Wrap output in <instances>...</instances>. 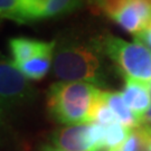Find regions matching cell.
<instances>
[{
  "instance_id": "10",
  "label": "cell",
  "mask_w": 151,
  "mask_h": 151,
  "mask_svg": "<svg viewBox=\"0 0 151 151\" xmlns=\"http://www.w3.org/2000/svg\"><path fill=\"white\" fill-rule=\"evenodd\" d=\"M53 56L54 54L39 56V57L32 58L30 60H27L22 64L15 65L27 78L34 80V81H39L48 73L49 67H50L53 58H54Z\"/></svg>"
},
{
  "instance_id": "15",
  "label": "cell",
  "mask_w": 151,
  "mask_h": 151,
  "mask_svg": "<svg viewBox=\"0 0 151 151\" xmlns=\"http://www.w3.org/2000/svg\"><path fill=\"white\" fill-rule=\"evenodd\" d=\"M148 135L149 132L145 128L139 127L131 131L128 139L121 146L108 151H146Z\"/></svg>"
},
{
  "instance_id": "22",
  "label": "cell",
  "mask_w": 151,
  "mask_h": 151,
  "mask_svg": "<svg viewBox=\"0 0 151 151\" xmlns=\"http://www.w3.org/2000/svg\"><path fill=\"white\" fill-rule=\"evenodd\" d=\"M149 90H150V94H151V83L149 84Z\"/></svg>"
},
{
  "instance_id": "9",
  "label": "cell",
  "mask_w": 151,
  "mask_h": 151,
  "mask_svg": "<svg viewBox=\"0 0 151 151\" xmlns=\"http://www.w3.org/2000/svg\"><path fill=\"white\" fill-rule=\"evenodd\" d=\"M104 96L109 106L113 111L120 123L129 129H137L141 125V121L135 115L129 106L124 103L121 93L118 92H104Z\"/></svg>"
},
{
  "instance_id": "3",
  "label": "cell",
  "mask_w": 151,
  "mask_h": 151,
  "mask_svg": "<svg viewBox=\"0 0 151 151\" xmlns=\"http://www.w3.org/2000/svg\"><path fill=\"white\" fill-rule=\"evenodd\" d=\"M102 47L125 80L151 83V50L143 43L138 39L129 43L108 36L103 40Z\"/></svg>"
},
{
  "instance_id": "16",
  "label": "cell",
  "mask_w": 151,
  "mask_h": 151,
  "mask_svg": "<svg viewBox=\"0 0 151 151\" xmlns=\"http://www.w3.org/2000/svg\"><path fill=\"white\" fill-rule=\"evenodd\" d=\"M130 2L131 0H93L91 5L106 17L114 19Z\"/></svg>"
},
{
  "instance_id": "11",
  "label": "cell",
  "mask_w": 151,
  "mask_h": 151,
  "mask_svg": "<svg viewBox=\"0 0 151 151\" xmlns=\"http://www.w3.org/2000/svg\"><path fill=\"white\" fill-rule=\"evenodd\" d=\"M0 12L1 18L19 24L32 22L24 0H0Z\"/></svg>"
},
{
  "instance_id": "14",
  "label": "cell",
  "mask_w": 151,
  "mask_h": 151,
  "mask_svg": "<svg viewBox=\"0 0 151 151\" xmlns=\"http://www.w3.org/2000/svg\"><path fill=\"white\" fill-rule=\"evenodd\" d=\"M131 131L132 130L124 127L120 122H115L106 127L105 139H104V150H112V149L120 147L128 139Z\"/></svg>"
},
{
  "instance_id": "1",
  "label": "cell",
  "mask_w": 151,
  "mask_h": 151,
  "mask_svg": "<svg viewBox=\"0 0 151 151\" xmlns=\"http://www.w3.org/2000/svg\"><path fill=\"white\" fill-rule=\"evenodd\" d=\"M101 90L87 82H57L49 87L47 106L49 113L63 124L92 122V111Z\"/></svg>"
},
{
  "instance_id": "2",
  "label": "cell",
  "mask_w": 151,
  "mask_h": 151,
  "mask_svg": "<svg viewBox=\"0 0 151 151\" xmlns=\"http://www.w3.org/2000/svg\"><path fill=\"white\" fill-rule=\"evenodd\" d=\"M53 72L62 82L103 84L101 58L94 48L83 44L62 45L54 53Z\"/></svg>"
},
{
  "instance_id": "18",
  "label": "cell",
  "mask_w": 151,
  "mask_h": 151,
  "mask_svg": "<svg viewBox=\"0 0 151 151\" xmlns=\"http://www.w3.org/2000/svg\"><path fill=\"white\" fill-rule=\"evenodd\" d=\"M142 128H145L146 130H148L149 132H151V106L149 108L148 112L145 114V116L141 120V125Z\"/></svg>"
},
{
  "instance_id": "4",
  "label": "cell",
  "mask_w": 151,
  "mask_h": 151,
  "mask_svg": "<svg viewBox=\"0 0 151 151\" xmlns=\"http://www.w3.org/2000/svg\"><path fill=\"white\" fill-rule=\"evenodd\" d=\"M0 96L2 110L24 105L34 97V90L12 60L1 58L0 63Z\"/></svg>"
},
{
  "instance_id": "23",
  "label": "cell",
  "mask_w": 151,
  "mask_h": 151,
  "mask_svg": "<svg viewBox=\"0 0 151 151\" xmlns=\"http://www.w3.org/2000/svg\"><path fill=\"white\" fill-rule=\"evenodd\" d=\"M87 1H88V2H90V4H91L92 1H93V0H87Z\"/></svg>"
},
{
  "instance_id": "8",
  "label": "cell",
  "mask_w": 151,
  "mask_h": 151,
  "mask_svg": "<svg viewBox=\"0 0 151 151\" xmlns=\"http://www.w3.org/2000/svg\"><path fill=\"white\" fill-rule=\"evenodd\" d=\"M121 95L124 103L141 121L151 106V94L148 84L133 80H125Z\"/></svg>"
},
{
  "instance_id": "17",
  "label": "cell",
  "mask_w": 151,
  "mask_h": 151,
  "mask_svg": "<svg viewBox=\"0 0 151 151\" xmlns=\"http://www.w3.org/2000/svg\"><path fill=\"white\" fill-rule=\"evenodd\" d=\"M27 10L32 17V20L43 18L45 9L48 5L49 0H24Z\"/></svg>"
},
{
  "instance_id": "6",
  "label": "cell",
  "mask_w": 151,
  "mask_h": 151,
  "mask_svg": "<svg viewBox=\"0 0 151 151\" xmlns=\"http://www.w3.org/2000/svg\"><path fill=\"white\" fill-rule=\"evenodd\" d=\"M113 20L123 30L137 36L151 22V6L146 0H131Z\"/></svg>"
},
{
  "instance_id": "20",
  "label": "cell",
  "mask_w": 151,
  "mask_h": 151,
  "mask_svg": "<svg viewBox=\"0 0 151 151\" xmlns=\"http://www.w3.org/2000/svg\"><path fill=\"white\" fill-rule=\"evenodd\" d=\"M148 131V130H147ZM149 132V131H148ZM146 151H151V132H149L148 135V140H147V146H146Z\"/></svg>"
},
{
  "instance_id": "5",
  "label": "cell",
  "mask_w": 151,
  "mask_h": 151,
  "mask_svg": "<svg viewBox=\"0 0 151 151\" xmlns=\"http://www.w3.org/2000/svg\"><path fill=\"white\" fill-rule=\"evenodd\" d=\"M52 141L63 151H97L88 140V124H74L53 132Z\"/></svg>"
},
{
  "instance_id": "7",
  "label": "cell",
  "mask_w": 151,
  "mask_h": 151,
  "mask_svg": "<svg viewBox=\"0 0 151 151\" xmlns=\"http://www.w3.org/2000/svg\"><path fill=\"white\" fill-rule=\"evenodd\" d=\"M56 44L55 42L46 43L42 40H36L32 38L18 37L9 39L12 62L16 65L22 64L27 60L36 58L39 56L54 54Z\"/></svg>"
},
{
  "instance_id": "19",
  "label": "cell",
  "mask_w": 151,
  "mask_h": 151,
  "mask_svg": "<svg viewBox=\"0 0 151 151\" xmlns=\"http://www.w3.org/2000/svg\"><path fill=\"white\" fill-rule=\"evenodd\" d=\"M39 151H63V150H60L58 148H54V147H52V146L44 145V146H42V148H40Z\"/></svg>"
},
{
  "instance_id": "12",
  "label": "cell",
  "mask_w": 151,
  "mask_h": 151,
  "mask_svg": "<svg viewBox=\"0 0 151 151\" xmlns=\"http://www.w3.org/2000/svg\"><path fill=\"white\" fill-rule=\"evenodd\" d=\"M83 5V0H49L43 18H56L68 15Z\"/></svg>"
},
{
  "instance_id": "13",
  "label": "cell",
  "mask_w": 151,
  "mask_h": 151,
  "mask_svg": "<svg viewBox=\"0 0 151 151\" xmlns=\"http://www.w3.org/2000/svg\"><path fill=\"white\" fill-rule=\"evenodd\" d=\"M92 122H97L105 127H109L115 122H119L113 111L109 106L103 91L101 92L100 96L97 97L96 102L94 104V108L92 111Z\"/></svg>"
},
{
  "instance_id": "21",
  "label": "cell",
  "mask_w": 151,
  "mask_h": 151,
  "mask_svg": "<svg viewBox=\"0 0 151 151\" xmlns=\"http://www.w3.org/2000/svg\"><path fill=\"white\" fill-rule=\"evenodd\" d=\"M146 1H147V2H148V4H149V5L151 6V0H146Z\"/></svg>"
}]
</instances>
